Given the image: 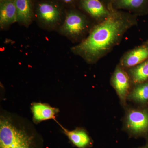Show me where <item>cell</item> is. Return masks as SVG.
I'll return each instance as SVG.
<instances>
[{
    "instance_id": "obj_5",
    "label": "cell",
    "mask_w": 148,
    "mask_h": 148,
    "mask_svg": "<svg viewBox=\"0 0 148 148\" xmlns=\"http://www.w3.org/2000/svg\"><path fill=\"white\" fill-rule=\"evenodd\" d=\"M40 21L48 26H53L58 23L61 17L59 9L55 5L49 3L40 4L37 10Z\"/></svg>"
},
{
    "instance_id": "obj_15",
    "label": "cell",
    "mask_w": 148,
    "mask_h": 148,
    "mask_svg": "<svg viewBox=\"0 0 148 148\" xmlns=\"http://www.w3.org/2000/svg\"><path fill=\"white\" fill-rule=\"evenodd\" d=\"M145 0H120V5L124 7L138 8L140 7Z\"/></svg>"
},
{
    "instance_id": "obj_14",
    "label": "cell",
    "mask_w": 148,
    "mask_h": 148,
    "mask_svg": "<svg viewBox=\"0 0 148 148\" xmlns=\"http://www.w3.org/2000/svg\"><path fill=\"white\" fill-rule=\"evenodd\" d=\"M130 97L132 100L140 103L148 100V83L143 84L135 88L131 92Z\"/></svg>"
},
{
    "instance_id": "obj_10",
    "label": "cell",
    "mask_w": 148,
    "mask_h": 148,
    "mask_svg": "<svg viewBox=\"0 0 148 148\" xmlns=\"http://www.w3.org/2000/svg\"><path fill=\"white\" fill-rule=\"evenodd\" d=\"M16 10V22L25 26L32 23L33 18L31 0H15Z\"/></svg>"
},
{
    "instance_id": "obj_12",
    "label": "cell",
    "mask_w": 148,
    "mask_h": 148,
    "mask_svg": "<svg viewBox=\"0 0 148 148\" xmlns=\"http://www.w3.org/2000/svg\"><path fill=\"white\" fill-rule=\"evenodd\" d=\"M82 4L84 9L95 18L109 15L108 11L98 0H82Z\"/></svg>"
},
{
    "instance_id": "obj_2",
    "label": "cell",
    "mask_w": 148,
    "mask_h": 148,
    "mask_svg": "<svg viewBox=\"0 0 148 148\" xmlns=\"http://www.w3.org/2000/svg\"><path fill=\"white\" fill-rule=\"evenodd\" d=\"M29 122L2 112L0 117V148H42L41 138Z\"/></svg>"
},
{
    "instance_id": "obj_6",
    "label": "cell",
    "mask_w": 148,
    "mask_h": 148,
    "mask_svg": "<svg viewBox=\"0 0 148 148\" xmlns=\"http://www.w3.org/2000/svg\"><path fill=\"white\" fill-rule=\"evenodd\" d=\"M127 125L134 133L145 132L148 129V114L144 111H130L127 115Z\"/></svg>"
},
{
    "instance_id": "obj_1",
    "label": "cell",
    "mask_w": 148,
    "mask_h": 148,
    "mask_svg": "<svg viewBox=\"0 0 148 148\" xmlns=\"http://www.w3.org/2000/svg\"><path fill=\"white\" fill-rule=\"evenodd\" d=\"M129 23L118 15H110L94 27L88 36L72 50L87 62H94L118 42L129 27Z\"/></svg>"
},
{
    "instance_id": "obj_3",
    "label": "cell",
    "mask_w": 148,
    "mask_h": 148,
    "mask_svg": "<svg viewBox=\"0 0 148 148\" xmlns=\"http://www.w3.org/2000/svg\"><path fill=\"white\" fill-rule=\"evenodd\" d=\"M86 24L84 18L79 14L71 12L67 14L61 28L62 34L70 36L81 34L85 29Z\"/></svg>"
},
{
    "instance_id": "obj_9",
    "label": "cell",
    "mask_w": 148,
    "mask_h": 148,
    "mask_svg": "<svg viewBox=\"0 0 148 148\" xmlns=\"http://www.w3.org/2000/svg\"><path fill=\"white\" fill-rule=\"evenodd\" d=\"M112 82L120 98L124 101L130 87L129 78L127 74L121 69L118 68L114 73Z\"/></svg>"
},
{
    "instance_id": "obj_16",
    "label": "cell",
    "mask_w": 148,
    "mask_h": 148,
    "mask_svg": "<svg viewBox=\"0 0 148 148\" xmlns=\"http://www.w3.org/2000/svg\"><path fill=\"white\" fill-rule=\"evenodd\" d=\"M64 2L66 3H70L73 0H63Z\"/></svg>"
},
{
    "instance_id": "obj_11",
    "label": "cell",
    "mask_w": 148,
    "mask_h": 148,
    "mask_svg": "<svg viewBox=\"0 0 148 148\" xmlns=\"http://www.w3.org/2000/svg\"><path fill=\"white\" fill-rule=\"evenodd\" d=\"M148 58V47L143 46L127 53L123 59L122 64L124 67H132L142 63Z\"/></svg>"
},
{
    "instance_id": "obj_7",
    "label": "cell",
    "mask_w": 148,
    "mask_h": 148,
    "mask_svg": "<svg viewBox=\"0 0 148 148\" xmlns=\"http://www.w3.org/2000/svg\"><path fill=\"white\" fill-rule=\"evenodd\" d=\"M16 10L15 0H1L0 25L2 28L16 22Z\"/></svg>"
},
{
    "instance_id": "obj_8",
    "label": "cell",
    "mask_w": 148,
    "mask_h": 148,
    "mask_svg": "<svg viewBox=\"0 0 148 148\" xmlns=\"http://www.w3.org/2000/svg\"><path fill=\"white\" fill-rule=\"evenodd\" d=\"M64 134L71 142L78 148H87L91 144L89 135L85 130L81 128H77L69 130L58 123Z\"/></svg>"
},
{
    "instance_id": "obj_13",
    "label": "cell",
    "mask_w": 148,
    "mask_h": 148,
    "mask_svg": "<svg viewBox=\"0 0 148 148\" xmlns=\"http://www.w3.org/2000/svg\"><path fill=\"white\" fill-rule=\"evenodd\" d=\"M131 73L133 81L136 83L146 81L148 78V61L132 69Z\"/></svg>"
},
{
    "instance_id": "obj_4",
    "label": "cell",
    "mask_w": 148,
    "mask_h": 148,
    "mask_svg": "<svg viewBox=\"0 0 148 148\" xmlns=\"http://www.w3.org/2000/svg\"><path fill=\"white\" fill-rule=\"evenodd\" d=\"M31 109L33 121L36 124L47 120L52 119L56 121V115L59 112L58 109L53 108L46 103H32Z\"/></svg>"
}]
</instances>
